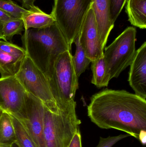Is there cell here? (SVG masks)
Here are the masks:
<instances>
[{
  "instance_id": "1",
  "label": "cell",
  "mask_w": 146,
  "mask_h": 147,
  "mask_svg": "<svg viewBox=\"0 0 146 147\" xmlns=\"http://www.w3.org/2000/svg\"><path fill=\"white\" fill-rule=\"evenodd\" d=\"M87 114L99 127L123 131L145 145L146 100L140 96L125 90L105 89L91 97Z\"/></svg>"
},
{
  "instance_id": "2",
  "label": "cell",
  "mask_w": 146,
  "mask_h": 147,
  "mask_svg": "<svg viewBox=\"0 0 146 147\" xmlns=\"http://www.w3.org/2000/svg\"><path fill=\"white\" fill-rule=\"evenodd\" d=\"M21 40L27 55L46 78L57 57L66 51H71L56 22L43 28L25 30Z\"/></svg>"
},
{
  "instance_id": "3",
  "label": "cell",
  "mask_w": 146,
  "mask_h": 147,
  "mask_svg": "<svg viewBox=\"0 0 146 147\" xmlns=\"http://www.w3.org/2000/svg\"><path fill=\"white\" fill-rule=\"evenodd\" d=\"M71 51L60 54L55 61L50 73L46 77L52 95L59 109L75 102L79 88V78L72 62Z\"/></svg>"
},
{
  "instance_id": "4",
  "label": "cell",
  "mask_w": 146,
  "mask_h": 147,
  "mask_svg": "<svg viewBox=\"0 0 146 147\" xmlns=\"http://www.w3.org/2000/svg\"><path fill=\"white\" fill-rule=\"evenodd\" d=\"M76 102L54 113L45 107L43 134L46 147H68L81 122L76 113Z\"/></svg>"
},
{
  "instance_id": "5",
  "label": "cell",
  "mask_w": 146,
  "mask_h": 147,
  "mask_svg": "<svg viewBox=\"0 0 146 147\" xmlns=\"http://www.w3.org/2000/svg\"><path fill=\"white\" fill-rule=\"evenodd\" d=\"M92 3V0H54L51 14L71 47Z\"/></svg>"
},
{
  "instance_id": "6",
  "label": "cell",
  "mask_w": 146,
  "mask_h": 147,
  "mask_svg": "<svg viewBox=\"0 0 146 147\" xmlns=\"http://www.w3.org/2000/svg\"><path fill=\"white\" fill-rule=\"evenodd\" d=\"M136 28L129 27L105 47L104 58L110 80L118 78L131 64L136 53Z\"/></svg>"
},
{
  "instance_id": "7",
  "label": "cell",
  "mask_w": 146,
  "mask_h": 147,
  "mask_svg": "<svg viewBox=\"0 0 146 147\" xmlns=\"http://www.w3.org/2000/svg\"><path fill=\"white\" fill-rule=\"evenodd\" d=\"M15 77L27 93L39 99L45 107L54 113L59 111L47 78L27 55Z\"/></svg>"
},
{
  "instance_id": "8",
  "label": "cell",
  "mask_w": 146,
  "mask_h": 147,
  "mask_svg": "<svg viewBox=\"0 0 146 147\" xmlns=\"http://www.w3.org/2000/svg\"><path fill=\"white\" fill-rule=\"evenodd\" d=\"M28 93L15 76L0 78V109L18 118L25 108Z\"/></svg>"
},
{
  "instance_id": "9",
  "label": "cell",
  "mask_w": 146,
  "mask_h": 147,
  "mask_svg": "<svg viewBox=\"0 0 146 147\" xmlns=\"http://www.w3.org/2000/svg\"><path fill=\"white\" fill-rule=\"evenodd\" d=\"M45 106L28 93L25 108L17 118L30 135L37 147H46L43 134Z\"/></svg>"
},
{
  "instance_id": "10",
  "label": "cell",
  "mask_w": 146,
  "mask_h": 147,
  "mask_svg": "<svg viewBox=\"0 0 146 147\" xmlns=\"http://www.w3.org/2000/svg\"><path fill=\"white\" fill-rule=\"evenodd\" d=\"M79 35L81 45L87 57L91 61H94L103 55L104 48L99 38L92 6L82 23Z\"/></svg>"
},
{
  "instance_id": "11",
  "label": "cell",
  "mask_w": 146,
  "mask_h": 147,
  "mask_svg": "<svg viewBox=\"0 0 146 147\" xmlns=\"http://www.w3.org/2000/svg\"><path fill=\"white\" fill-rule=\"evenodd\" d=\"M26 56V52L23 47L0 40L1 78L15 76Z\"/></svg>"
},
{
  "instance_id": "12",
  "label": "cell",
  "mask_w": 146,
  "mask_h": 147,
  "mask_svg": "<svg viewBox=\"0 0 146 147\" xmlns=\"http://www.w3.org/2000/svg\"><path fill=\"white\" fill-rule=\"evenodd\" d=\"M128 81L135 94L146 98V42L136 51L130 65Z\"/></svg>"
},
{
  "instance_id": "13",
  "label": "cell",
  "mask_w": 146,
  "mask_h": 147,
  "mask_svg": "<svg viewBox=\"0 0 146 147\" xmlns=\"http://www.w3.org/2000/svg\"><path fill=\"white\" fill-rule=\"evenodd\" d=\"M94 12L99 38L104 48L110 33L114 27L110 19L109 0H92Z\"/></svg>"
},
{
  "instance_id": "14",
  "label": "cell",
  "mask_w": 146,
  "mask_h": 147,
  "mask_svg": "<svg viewBox=\"0 0 146 147\" xmlns=\"http://www.w3.org/2000/svg\"><path fill=\"white\" fill-rule=\"evenodd\" d=\"M24 22L25 30L30 28H41L48 26L55 22L51 14H48L35 6L28 9L22 18Z\"/></svg>"
},
{
  "instance_id": "15",
  "label": "cell",
  "mask_w": 146,
  "mask_h": 147,
  "mask_svg": "<svg viewBox=\"0 0 146 147\" xmlns=\"http://www.w3.org/2000/svg\"><path fill=\"white\" fill-rule=\"evenodd\" d=\"M126 12L129 21L141 29L146 28V0H127Z\"/></svg>"
},
{
  "instance_id": "16",
  "label": "cell",
  "mask_w": 146,
  "mask_h": 147,
  "mask_svg": "<svg viewBox=\"0 0 146 147\" xmlns=\"http://www.w3.org/2000/svg\"><path fill=\"white\" fill-rule=\"evenodd\" d=\"M16 138L10 115L3 112L0 116V147H13Z\"/></svg>"
},
{
  "instance_id": "17",
  "label": "cell",
  "mask_w": 146,
  "mask_h": 147,
  "mask_svg": "<svg viewBox=\"0 0 146 147\" xmlns=\"http://www.w3.org/2000/svg\"><path fill=\"white\" fill-rule=\"evenodd\" d=\"M93 77L92 84L98 88L107 87L111 80L106 70V64L103 55L91 62Z\"/></svg>"
},
{
  "instance_id": "18",
  "label": "cell",
  "mask_w": 146,
  "mask_h": 147,
  "mask_svg": "<svg viewBox=\"0 0 146 147\" xmlns=\"http://www.w3.org/2000/svg\"><path fill=\"white\" fill-rule=\"evenodd\" d=\"M76 46L75 53L72 56V62L75 73L78 78L84 73L91 63L92 61L87 57L85 51L81 45L79 35L74 40Z\"/></svg>"
},
{
  "instance_id": "19",
  "label": "cell",
  "mask_w": 146,
  "mask_h": 147,
  "mask_svg": "<svg viewBox=\"0 0 146 147\" xmlns=\"http://www.w3.org/2000/svg\"><path fill=\"white\" fill-rule=\"evenodd\" d=\"M10 116L16 136L15 145L19 147H37L21 122L13 116Z\"/></svg>"
},
{
  "instance_id": "20",
  "label": "cell",
  "mask_w": 146,
  "mask_h": 147,
  "mask_svg": "<svg viewBox=\"0 0 146 147\" xmlns=\"http://www.w3.org/2000/svg\"><path fill=\"white\" fill-rule=\"evenodd\" d=\"M2 30L5 40H11L14 36L25 31L24 22L22 19L14 18L3 23Z\"/></svg>"
},
{
  "instance_id": "21",
  "label": "cell",
  "mask_w": 146,
  "mask_h": 147,
  "mask_svg": "<svg viewBox=\"0 0 146 147\" xmlns=\"http://www.w3.org/2000/svg\"><path fill=\"white\" fill-rule=\"evenodd\" d=\"M0 9L17 19H22L23 16L28 11V9L19 6L12 0H0Z\"/></svg>"
},
{
  "instance_id": "22",
  "label": "cell",
  "mask_w": 146,
  "mask_h": 147,
  "mask_svg": "<svg viewBox=\"0 0 146 147\" xmlns=\"http://www.w3.org/2000/svg\"><path fill=\"white\" fill-rule=\"evenodd\" d=\"M127 1V0H109L110 19L113 25H115Z\"/></svg>"
},
{
  "instance_id": "23",
  "label": "cell",
  "mask_w": 146,
  "mask_h": 147,
  "mask_svg": "<svg viewBox=\"0 0 146 147\" xmlns=\"http://www.w3.org/2000/svg\"><path fill=\"white\" fill-rule=\"evenodd\" d=\"M130 136L128 134L117 136H109L107 138L100 137L99 143L97 147H112L119 141Z\"/></svg>"
},
{
  "instance_id": "24",
  "label": "cell",
  "mask_w": 146,
  "mask_h": 147,
  "mask_svg": "<svg viewBox=\"0 0 146 147\" xmlns=\"http://www.w3.org/2000/svg\"><path fill=\"white\" fill-rule=\"evenodd\" d=\"M68 147H82L81 134L79 129L74 136Z\"/></svg>"
},
{
  "instance_id": "25",
  "label": "cell",
  "mask_w": 146,
  "mask_h": 147,
  "mask_svg": "<svg viewBox=\"0 0 146 147\" xmlns=\"http://www.w3.org/2000/svg\"><path fill=\"white\" fill-rule=\"evenodd\" d=\"M22 3V7L27 9H30L35 6L34 2L36 0H18Z\"/></svg>"
},
{
  "instance_id": "26",
  "label": "cell",
  "mask_w": 146,
  "mask_h": 147,
  "mask_svg": "<svg viewBox=\"0 0 146 147\" xmlns=\"http://www.w3.org/2000/svg\"><path fill=\"white\" fill-rule=\"evenodd\" d=\"M14 18H15L12 17L0 9V21L2 22L3 23Z\"/></svg>"
},
{
  "instance_id": "27",
  "label": "cell",
  "mask_w": 146,
  "mask_h": 147,
  "mask_svg": "<svg viewBox=\"0 0 146 147\" xmlns=\"http://www.w3.org/2000/svg\"><path fill=\"white\" fill-rule=\"evenodd\" d=\"M3 22L0 21V40L2 39L5 40V38L3 37Z\"/></svg>"
},
{
  "instance_id": "28",
  "label": "cell",
  "mask_w": 146,
  "mask_h": 147,
  "mask_svg": "<svg viewBox=\"0 0 146 147\" xmlns=\"http://www.w3.org/2000/svg\"><path fill=\"white\" fill-rule=\"evenodd\" d=\"M3 111L1 110L0 109V116H1V115Z\"/></svg>"
}]
</instances>
